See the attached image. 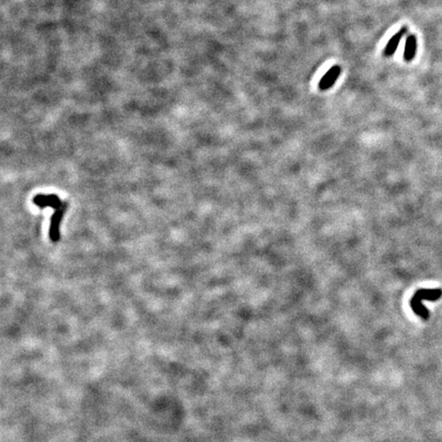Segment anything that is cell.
Returning a JSON list of instances; mask_svg holds the SVG:
<instances>
[{"instance_id":"cell-4","label":"cell","mask_w":442,"mask_h":442,"mask_svg":"<svg viewBox=\"0 0 442 442\" xmlns=\"http://www.w3.org/2000/svg\"><path fill=\"white\" fill-rule=\"evenodd\" d=\"M406 32H407V28H406V27H402V29H399V30H398V31H397V32H396V33L389 39L387 45L385 46L384 51H383L384 56H386V58H390V56H392V55L396 52V49H397L399 43H401V41H402V37L405 35Z\"/></svg>"},{"instance_id":"cell-1","label":"cell","mask_w":442,"mask_h":442,"mask_svg":"<svg viewBox=\"0 0 442 442\" xmlns=\"http://www.w3.org/2000/svg\"><path fill=\"white\" fill-rule=\"evenodd\" d=\"M442 296V290L440 289H421L418 290L410 300V307L417 316L421 317L424 321L429 319V311L423 305V300L436 301Z\"/></svg>"},{"instance_id":"cell-2","label":"cell","mask_w":442,"mask_h":442,"mask_svg":"<svg viewBox=\"0 0 442 442\" xmlns=\"http://www.w3.org/2000/svg\"><path fill=\"white\" fill-rule=\"evenodd\" d=\"M341 74V67L339 65H334L327 72L321 77L319 82V88L321 91L329 90L332 88Z\"/></svg>"},{"instance_id":"cell-5","label":"cell","mask_w":442,"mask_h":442,"mask_svg":"<svg viewBox=\"0 0 442 442\" xmlns=\"http://www.w3.org/2000/svg\"><path fill=\"white\" fill-rule=\"evenodd\" d=\"M417 52V37L415 35H409L405 41V47L403 52V59L405 62L409 63L415 58Z\"/></svg>"},{"instance_id":"cell-3","label":"cell","mask_w":442,"mask_h":442,"mask_svg":"<svg viewBox=\"0 0 442 442\" xmlns=\"http://www.w3.org/2000/svg\"><path fill=\"white\" fill-rule=\"evenodd\" d=\"M67 209V203H65L62 207L55 209L54 215L51 218V224H50V232L49 237L52 241H58L60 240V224L62 221V218L64 216V213Z\"/></svg>"}]
</instances>
